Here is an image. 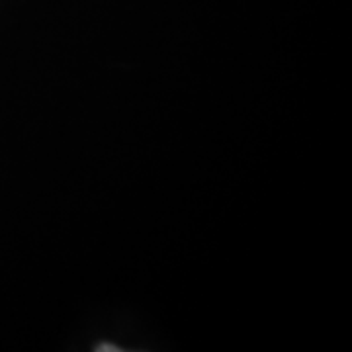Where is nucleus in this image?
<instances>
[{
    "label": "nucleus",
    "mask_w": 352,
    "mask_h": 352,
    "mask_svg": "<svg viewBox=\"0 0 352 352\" xmlns=\"http://www.w3.org/2000/svg\"><path fill=\"white\" fill-rule=\"evenodd\" d=\"M96 351L98 352H118L120 349H118V346H112V344H104V346H98Z\"/></svg>",
    "instance_id": "1"
}]
</instances>
